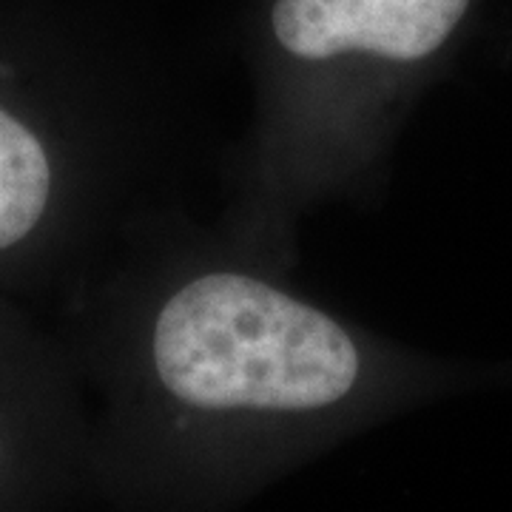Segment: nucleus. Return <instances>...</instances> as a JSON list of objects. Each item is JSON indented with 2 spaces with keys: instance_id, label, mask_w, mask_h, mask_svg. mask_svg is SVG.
Instances as JSON below:
<instances>
[{
  "instance_id": "1",
  "label": "nucleus",
  "mask_w": 512,
  "mask_h": 512,
  "mask_svg": "<svg viewBox=\"0 0 512 512\" xmlns=\"http://www.w3.org/2000/svg\"><path fill=\"white\" fill-rule=\"evenodd\" d=\"M94 498L220 507L359 436L393 390L387 348L239 242L200 239L69 302Z\"/></svg>"
},
{
  "instance_id": "2",
  "label": "nucleus",
  "mask_w": 512,
  "mask_h": 512,
  "mask_svg": "<svg viewBox=\"0 0 512 512\" xmlns=\"http://www.w3.org/2000/svg\"><path fill=\"white\" fill-rule=\"evenodd\" d=\"M473 0H268L254 123L228 234L291 262L299 222L359 200L404 83L456 35Z\"/></svg>"
},
{
  "instance_id": "4",
  "label": "nucleus",
  "mask_w": 512,
  "mask_h": 512,
  "mask_svg": "<svg viewBox=\"0 0 512 512\" xmlns=\"http://www.w3.org/2000/svg\"><path fill=\"white\" fill-rule=\"evenodd\" d=\"M94 498L92 416L63 333L0 293V512Z\"/></svg>"
},
{
  "instance_id": "3",
  "label": "nucleus",
  "mask_w": 512,
  "mask_h": 512,
  "mask_svg": "<svg viewBox=\"0 0 512 512\" xmlns=\"http://www.w3.org/2000/svg\"><path fill=\"white\" fill-rule=\"evenodd\" d=\"M120 168L109 66L52 20L0 6V293L77 279Z\"/></svg>"
}]
</instances>
